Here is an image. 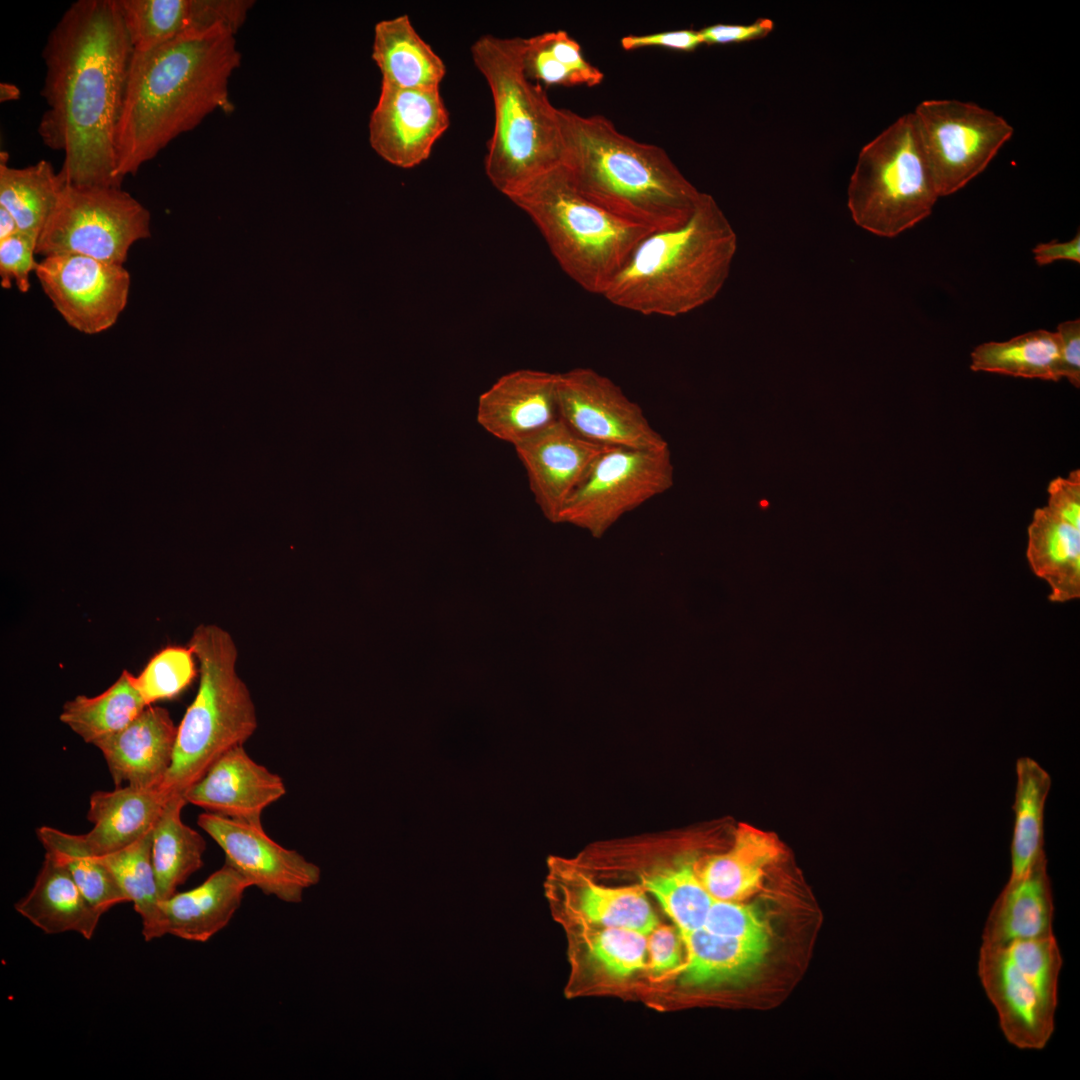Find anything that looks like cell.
Instances as JSON below:
<instances>
[{
  "label": "cell",
  "mask_w": 1080,
  "mask_h": 1080,
  "mask_svg": "<svg viewBox=\"0 0 1080 1080\" xmlns=\"http://www.w3.org/2000/svg\"><path fill=\"white\" fill-rule=\"evenodd\" d=\"M133 53L117 0H78L50 31L37 132L62 152L65 184L121 187L115 135Z\"/></svg>",
  "instance_id": "1"
},
{
  "label": "cell",
  "mask_w": 1080,
  "mask_h": 1080,
  "mask_svg": "<svg viewBox=\"0 0 1080 1080\" xmlns=\"http://www.w3.org/2000/svg\"><path fill=\"white\" fill-rule=\"evenodd\" d=\"M219 25L133 53L115 135L117 175H135L216 111L230 113L229 80L241 54Z\"/></svg>",
  "instance_id": "2"
},
{
  "label": "cell",
  "mask_w": 1080,
  "mask_h": 1080,
  "mask_svg": "<svg viewBox=\"0 0 1080 1080\" xmlns=\"http://www.w3.org/2000/svg\"><path fill=\"white\" fill-rule=\"evenodd\" d=\"M561 165L577 191L614 217L651 232L682 226L699 191L667 152L620 132L603 115L558 108Z\"/></svg>",
  "instance_id": "3"
},
{
  "label": "cell",
  "mask_w": 1080,
  "mask_h": 1080,
  "mask_svg": "<svg viewBox=\"0 0 1080 1080\" xmlns=\"http://www.w3.org/2000/svg\"><path fill=\"white\" fill-rule=\"evenodd\" d=\"M737 235L708 193L682 226L646 236L603 294L645 316L677 317L712 301L730 274Z\"/></svg>",
  "instance_id": "4"
},
{
  "label": "cell",
  "mask_w": 1080,
  "mask_h": 1080,
  "mask_svg": "<svg viewBox=\"0 0 1080 1080\" xmlns=\"http://www.w3.org/2000/svg\"><path fill=\"white\" fill-rule=\"evenodd\" d=\"M524 38L480 36L471 56L486 79L494 105V127L485 172L506 197L533 177L561 164L558 108L539 83L525 74Z\"/></svg>",
  "instance_id": "5"
},
{
  "label": "cell",
  "mask_w": 1080,
  "mask_h": 1080,
  "mask_svg": "<svg viewBox=\"0 0 1080 1080\" xmlns=\"http://www.w3.org/2000/svg\"><path fill=\"white\" fill-rule=\"evenodd\" d=\"M199 663V687L179 726L173 760L161 789L184 796L226 752L257 729L251 694L236 671L238 650L229 632L200 624L188 645Z\"/></svg>",
  "instance_id": "6"
},
{
  "label": "cell",
  "mask_w": 1080,
  "mask_h": 1080,
  "mask_svg": "<svg viewBox=\"0 0 1080 1080\" xmlns=\"http://www.w3.org/2000/svg\"><path fill=\"white\" fill-rule=\"evenodd\" d=\"M537 226L565 274L583 290L605 293L637 245L650 233L581 195L561 164L507 196Z\"/></svg>",
  "instance_id": "7"
},
{
  "label": "cell",
  "mask_w": 1080,
  "mask_h": 1080,
  "mask_svg": "<svg viewBox=\"0 0 1080 1080\" xmlns=\"http://www.w3.org/2000/svg\"><path fill=\"white\" fill-rule=\"evenodd\" d=\"M939 197L915 115L908 113L861 149L847 206L856 225L893 238L928 217Z\"/></svg>",
  "instance_id": "8"
},
{
  "label": "cell",
  "mask_w": 1080,
  "mask_h": 1080,
  "mask_svg": "<svg viewBox=\"0 0 1080 1080\" xmlns=\"http://www.w3.org/2000/svg\"><path fill=\"white\" fill-rule=\"evenodd\" d=\"M1062 956L1055 936L981 946L978 975L1000 1028L1020 1049H1043L1055 1028Z\"/></svg>",
  "instance_id": "9"
},
{
  "label": "cell",
  "mask_w": 1080,
  "mask_h": 1080,
  "mask_svg": "<svg viewBox=\"0 0 1080 1080\" xmlns=\"http://www.w3.org/2000/svg\"><path fill=\"white\" fill-rule=\"evenodd\" d=\"M150 212L121 187L65 184L42 228L36 254L82 255L124 265L130 247L149 238Z\"/></svg>",
  "instance_id": "10"
},
{
  "label": "cell",
  "mask_w": 1080,
  "mask_h": 1080,
  "mask_svg": "<svg viewBox=\"0 0 1080 1080\" xmlns=\"http://www.w3.org/2000/svg\"><path fill=\"white\" fill-rule=\"evenodd\" d=\"M939 196L980 174L1013 135V127L972 102L924 100L914 113Z\"/></svg>",
  "instance_id": "11"
},
{
  "label": "cell",
  "mask_w": 1080,
  "mask_h": 1080,
  "mask_svg": "<svg viewBox=\"0 0 1080 1080\" xmlns=\"http://www.w3.org/2000/svg\"><path fill=\"white\" fill-rule=\"evenodd\" d=\"M674 483L669 446L610 448L561 509L557 522L601 536L623 514L665 493Z\"/></svg>",
  "instance_id": "12"
},
{
  "label": "cell",
  "mask_w": 1080,
  "mask_h": 1080,
  "mask_svg": "<svg viewBox=\"0 0 1080 1080\" xmlns=\"http://www.w3.org/2000/svg\"><path fill=\"white\" fill-rule=\"evenodd\" d=\"M558 417L581 437L607 447L658 449L666 440L613 380L590 367L557 374Z\"/></svg>",
  "instance_id": "13"
},
{
  "label": "cell",
  "mask_w": 1080,
  "mask_h": 1080,
  "mask_svg": "<svg viewBox=\"0 0 1080 1080\" xmlns=\"http://www.w3.org/2000/svg\"><path fill=\"white\" fill-rule=\"evenodd\" d=\"M34 272L54 308L82 333L109 329L127 305L131 278L124 265L59 254L44 257Z\"/></svg>",
  "instance_id": "14"
},
{
  "label": "cell",
  "mask_w": 1080,
  "mask_h": 1080,
  "mask_svg": "<svg viewBox=\"0 0 1080 1080\" xmlns=\"http://www.w3.org/2000/svg\"><path fill=\"white\" fill-rule=\"evenodd\" d=\"M197 824L223 850L225 862L266 895L299 903L304 892L320 881L318 865L278 844L262 825L209 812L200 814Z\"/></svg>",
  "instance_id": "15"
},
{
  "label": "cell",
  "mask_w": 1080,
  "mask_h": 1080,
  "mask_svg": "<svg viewBox=\"0 0 1080 1080\" xmlns=\"http://www.w3.org/2000/svg\"><path fill=\"white\" fill-rule=\"evenodd\" d=\"M449 123L440 88L403 89L381 83L369 119V143L388 163L412 168L429 157Z\"/></svg>",
  "instance_id": "16"
},
{
  "label": "cell",
  "mask_w": 1080,
  "mask_h": 1080,
  "mask_svg": "<svg viewBox=\"0 0 1080 1080\" xmlns=\"http://www.w3.org/2000/svg\"><path fill=\"white\" fill-rule=\"evenodd\" d=\"M513 447L537 505L553 522L598 458L615 448L581 437L559 417Z\"/></svg>",
  "instance_id": "17"
},
{
  "label": "cell",
  "mask_w": 1080,
  "mask_h": 1080,
  "mask_svg": "<svg viewBox=\"0 0 1080 1080\" xmlns=\"http://www.w3.org/2000/svg\"><path fill=\"white\" fill-rule=\"evenodd\" d=\"M286 794L276 773L254 761L243 745L220 757L184 794L205 812L262 825V813Z\"/></svg>",
  "instance_id": "18"
},
{
  "label": "cell",
  "mask_w": 1080,
  "mask_h": 1080,
  "mask_svg": "<svg viewBox=\"0 0 1080 1080\" xmlns=\"http://www.w3.org/2000/svg\"><path fill=\"white\" fill-rule=\"evenodd\" d=\"M557 374L518 369L504 374L478 398L477 423L515 446L558 418Z\"/></svg>",
  "instance_id": "19"
},
{
  "label": "cell",
  "mask_w": 1080,
  "mask_h": 1080,
  "mask_svg": "<svg viewBox=\"0 0 1080 1080\" xmlns=\"http://www.w3.org/2000/svg\"><path fill=\"white\" fill-rule=\"evenodd\" d=\"M135 52L223 25L237 33L251 0H117Z\"/></svg>",
  "instance_id": "20"
},
{
  "label": "cell",
  "mask_w": 1080,
  "mask_h": 1080,
  "mask_svg": "<svg viewBox=\"0 0 1080 1080\" xmlns=\"http://www.w3.org/2000/svg\"><path fill=\"white\" fill-rule=\"evenodd\" d=\"M177 726L167 709L147 706L129 725L98 742L116 787H161L171 767Z\"/></svg>",
  "instance_id": "21"
},
{
  "label": "cell",
  "mask_w": 1080,
  "mask_h": 1080,
  "mask_svg": "<svg viewBox=\"0 0 1080 1080\" xmlns=\"http://www.w3.org/2000/svg\"><path fill=\"white\" fill-rule=\"evenodd\" d=\"M168 797L160 787L119 786L112 791L93 792L87 819L93 828L74 835L59 830L71 847L91 856L118 851L150 831L157 822Z\"/></svg>",
  "instance_id": "22"
},
{
  "label": "cell",
  "mask_w": 1080,
  "mask_h": 1080,
  "mask_svg": "<svg viewBox=\"0 0 1080 1080\" xmlns=\"http://www.w3.org/2000/svg\"><path fill=\"white\" fill-rule=\"evenodd\" d=\"M250 883L225 864L199 886L159 902L161 936L206 942L228 925Z\"/></svg>",
  "instance_id": "23"
},
{
  "label": "cell",
  "mask_w": 1080,
  "mask_h": 1080,
  "mask_svg": "<svg viewBox=\"0 0 1080 1080\" xmlns=\"http://www.w3.org/2000/svg\"><path fill=\"white\" fill-rule=\"evenodd\" d=\"M1054 904L1046 856L1027 872L1009 878L995 900L982 934V945L1053 936Z\"/></svg>",
  "instance_id": "24"
},
{
  "label": "cell",
  "mask_w": 1080,
  "mask_h": 1080,
  "mask_svg": "<svg viewBox=\"0 0 1080 1080\" xmlns=\"http://www.w3.org/2000/svg\"><path fill=\"white\" fill-rule=\"evenodd\" d=\"M15 910L47 934L76 932L86 939L93 937L104 914L86 899L66 866L48 851L33 887L15 904Z\"/></svg>",
  "instance_id": "25"
},
{
  "label": "cell",
  "mask_w": 1080,
  "mask_h": 1080,
  "mask_svg": "<svg viewBox=\"0 0 1080 1080\" xmlns=\"http://www.w3.org/2000/svg\"><path fill=\"white\" fill-rule=\"evenodd\" d=\"M781 855L775 835L741 824L730 849L706 860L698 866V873L714 899L743 902L760 890L768 868Z\"/></svg>",
  "instance_id": "26"
},
{
  "label": "cell",
  "mask_w": 1080,
  "mask_h": 1080,
  "mask_svg": "<svg viewBox=\"0 0 1080 1080\" xmlns=\"http://www.w3.org/2000/svg\"><path fill=\"white\" fill-rule=\"evenodd\" d=\"M372 59L381 72V83L397 88L438 89L446 73L442 58L406 14L376 23Z\"/></svg>",
  "instance_id": "27"
},
{
  "label": "cell",
  "mask_w": 1080,
  "mask_h": 1080,
  "mask_svg": "<svg viewBox=\"0 0 1080 1080\" xmlns=\"http://www.w3.org/2000/svg\"><path fill=\"white\" fill-rule=\"evenodd\" d=\"M1026 556L1033 573L1050 586L1048 599L1064 603L1080 597V530L1047 506L1033 513Z\"/></svg>",
  "instance_id": "28"
},
{
  "label": "cell",
  "mask_w": 1080,
  "mask_h": 1080,
  "mask_svg": "<svg viewBox=\"0 0 1080 1080\" xmlns=\"http://www.w3.org/2000/svg\"><path fill=\"white\" fill-rule=\"evenodd\" d=\"M679 933L686 950L682 981L690 985H717L746 978L762 963L768 948L703 927Z\"/></svg>",
  "instance_id": "29"
},
{
  "label": "cell",
  "mask_w": 1080,
  "mask_h": 1080,
  "mask_svg": "<svg viewBox=\"0 0 1080 1080\" xmlns=\"http://www.w3.org/2000/svg\"><path fill=\"white\" fill-rule=\"evenodd\" d=\"M186 804L184 796L169 798L153 828L151 857L160 901L174 895L203 865L206 843L182 821Z\"/></svg>",
  "instance_id": "30"
},
{
  "label": "cell",
  "mask_w": 1080,
  "mask_h": 1080,
  "mask_svg": "<svg viewBox=\"0 0 1080 1080\" xmlns=\"http://www.w3.org/2000/svg\"><path fill=\"white\" fill-rule=\"evenodd\" d=\"M134 675L124 670L104 692L67 701L59 719L86 743L96 745L129 725L146 707Z\"/></svg>",
  "instance_id": "31"
},
{
  "label": "cell",
  "mask_w": 1080,
  "mask_h": 1080,
  "mask_svg": "<svg viewBox=\"0 0 1080 1080\" xmlns=\"http://www.w3.org/2000/svg\"><path fill=\"white\" fill-rule=\"evenodd\" d=\"M1017 784L1011 841V874L1016 878L1027 872L1044 851V809L1051 787L1049 774L1033 759L1022 757L1016 763Z\"/></svg>",
  "instance_id": "32"
},
{
  "label": "cell",
  "mask_w": 1080,
  "mask_h": 1080,
  "mask_svg": "<svg viewBox=\"0 0 1080 1080\" xmlns=\"http://www.w3.org/2000/svg\"><path fill=\"white\" fill-rule=\"evenodd\" d=\"M1061 345L1057 332L1036 330L1004 342H986L971 353L970 368L1014 377L1059 381Z\"/></svg>",
  "instance_id": "33"
},
{
  "label": "cell",
  "mask_w": 1080,
  "mask_h": 1080,
  "mask_svg": "<svg viewBox=\"0 0 1080 1080\" xmlns=\"http://www.w3.org/2000/svg\"><path fill=\"white\" fill-rule=\"evenodd\" d=\"M0 158V206L14 217L19 230L40 233L65 185L63 178L44 159L14 168L8 166L6 152Z\"/></svg>",
  "instance_id": "34"
},
{
  "label": "cell",
  "mask_w": 1080,
  "mask_h": 1080,
  "mask_svg": "<svg viewBox=\"0 0 1080 1080\" xmlns=\"http://www.w3.org/2000/svg\"><path fill=\"white\" fill-rule=\"evenodd\" d=\"M641 885L657 899L679 932L703 927L714 898L699 877L694 856H681L665 867L644 873Z\"/></svg>",
  "instance_id": "35"
},
{
  "label": "cell",
  "mask_w": 1080,
  "mask_h": 1080,
  "mask_svg": "<svg viewBox=\"0 0 1080 1080\" xmlns=\"http://www.w3.org/2000/svg\"><path fill=\"white\" fill-rule=\"evenodd\" d=\"M522 62L530 80L546 85L593 87L604 79V73L585 59L579 43L564 30L524 38Z\"/></svg>",
  "instance_id": "36"
},
{
  "label": "cell",
  "mask_w": 1080,
  "mask_h": 1080,
  "mask_svg": "<svg viewBox=\"0 0 1080 1080\" xmlns=\"http://www.w3.org/2000/svg\"><path fill=\"white\" fill-rule=\"evenodd\" d=\"M153 828L118 851L95 856L113 874L128 902L133 903L142 919L146 941L162 937L160 899L151 857Z\"/></svg>",
  "instance_id": "37"
},
{
  "label": "cell",
  "mask_w": 1080,
  "mask_h": 1080,
  "mask_svg": "<svg viewBox=\"0 0 1080 1080\" xmlns=\"http://www.w3.org/2000/svg\"><path fill=\"white\" fill-rule=\"evenodd\" d=\"M643 886L609 887L592 882L577 893L579 910L602 927H615L648 935L658 925Z\"/></svg>",
  "instance_id": "38"
},
{
  "label": "cell",
  "mask_w": 1080,
  "mask_h": 1080,
  "mask_svg": "<svg viewBox=\"0 0 1080 1080\" xmlns=\"http://www.w3.org/2000/svg\"><path fill=\"white\" fill-rule=\"evenodd\" d=\"M45 851L54 854L68 869L86 899L103 913L116 904L128 902L115 877L97 857L68 845L58 829L42 826L36 830Z\"/></svg>",
  "instance_id": "39"
},
{
  "label": "cell",
  "mask_w": 1080,
  "mask_h": 1080,
  "mask_svg": "<svg viewBox=\"0 0 1080 1080\" xmlns=\"http://www.w3.org/2000/svg\"><path fill=\"white\" fill-rule=\"evenodd\" d=\"M194 657L188 646H168L149 660L134 677L147 706L177 697L192 683L197 674Z\"/></svg>",
  "instance_id": "40"
},
{
  "label": "cell",
  "mask_w": 1080,
  "mask_h": 1080,
  "mask_svg": "<svg viewBox=\"0 0 1080 1080\" xmlns=\"http://www.w3.org/2000/svg\"><path fill=\"white\" fill-rule=\"evenodd\" d=\"M591 952L610 974L626 977L646 966L647 936L637 931L603 927L592 939Z\"/></svg>",
  "instance_id": "41"
},
{
  "label": "cell",
  "mask_w": 1080,
  "mask_h": 1080,
  "mask_svg": "<svg viewBox=\"0 0 1080 1080\" xmlns=\"http://www.w3.org/2000/svg\"><path fill=\"white\" fill-rule=\"evenodd\" d=\"M703 928L743 941L767 945L769 931L757 911L749 905L736 901L714 899Z\"/></svg>",
  "instance_id": "42"
},
{
  "label": "cell",
  "mask_w": 1080,
  "mask_h": 1080,
  "mask_svg": "<svg viewBox=\"0 0 1080 1080\" xmlns=\"http://www.w3.org/2000/svg\"><path fill=\"white\" fill-rule=\"evenodd\" d=\"M40 233L22 231L0 241V279L1 286L9 289L14 280L18 290L26 293L30 289V273L37 264L34 254Z\"/></svg>",
  "instance_id": "43"
},
{
  "label": "cell",
  "mask_w": 1080,
  "mask_h": 1080,
  "mask_svg": "<svg viewBox=\"0 0 1080 1080\" xmlns=\"http://www.w3.org/2000/svg\"><path fill=\"white\" fill-rule=\"evenodd\" d=\"M681 936L670 926L659 924L647 935L648 966L654 975L674 970L681 965Z\"/></svg>",
  "instance_id": "44"
},
{
  "label": "cell",
  "mask_w": 1080,
  "mask_h": 1080,
  "mask_svg": "<svg viewBox=\"0 0 1080 1080\" xmlns=\"http://www.w3.org/2000/svg\"><path fill=\"white\" fill-rule=\"evenodd\" d=\"M1047 507L1057 517L1080 530V470L1058 477L1048 485Z\"/></svg>",
  "instance_id": "45"
},
{
  "label": "cell",
  "mask_w": 1080,
  "mask_h": 1080,
  "mask_svg": "<svg viewBox=\"0 0 1080 1080\" xmlns=\"http://www.w3.org/2000/svg\"><path fill=\"white\" fill-rule=\"evenodd\" d=\"M774 28L769 18H758L750 24H713L699 30L706 45H724L759 40Z\"/></svg>",
  "instance_id": "46"
},
{
  "label": "cell",
  "mask_w": 1080,
  "mask_h": 1080,
  "mask_svg": "<svg viewBox=\"0 0 1080 1080\" xmlns=\"http://www.w3.org/2000/svg\"><path fill=\"white\" fill-rule=\"evenodd\" d=\"M624 50H636L646 47H662L690 52L703 45L699 30L682 29L643 35H626L620 40Z\"/></svg>",
  "instance_id": "47"
},
{
  "label": "cell",
  "mask_w": 1080,
  "mask_h": 1080,
  "mask_svg": "<svg viewBox=\"0 0 1080 1080\" xmlns=\"http://www.w3.org/2000/svg\"><path fill=\"white\" fill-rule=\"evenodd\" d=\"M1061 345V378L1080 386V320L1062 322L1057 327Z\"/></svg>",
  "instance_id": "48"
},
{
  "label": "cell",
  "mask_w": 1080,
  "mask_h": 1080,
  "mask_svg": "<svg viewBox=\"0 0 1080 1080\" xmlns=\"http://www.w3.org/2000/svg\"><path fill=\"white\" fill-rule=\"evenodd\" d=\"M1035 261L1038 265H1047L1057 260H1071L1080 262V236L1079 233L1070 241L1038 244L1033 249Z\"/></svg>",
  "instance_id": "49"
},
{
  "label": "cell",
  "mask_w": 1080,
  "mask_h": 1080,
  "mask_svg": "<svg viewBox=\"0 0 1080 1080\" xmlns=\"http://www.w3.org/2000/svg\"><path fill=\"white\" fill-rule=\"evenodd\" d=\"M18 231L19 227L14 217L5 208L0 206V241L10 237Z\"/></svg>",
  "instance_id": "50"
},
{
  "label": "cell",
  "mask_w": 1080,
  "mask_h": 1080,
  "mask_svg": "<svg viewBox=\"0 0 1080 1080\" xmlns=\"http://www.w3.org/2000/svg\"><path fill=\"white\" fill-rule=\"evenodd\" d=\"M20 97L19 88L10 83L0 84V100L1 102L17 100Z\"/></svg>",
  "instance_id": "51"
}]
</instances>
